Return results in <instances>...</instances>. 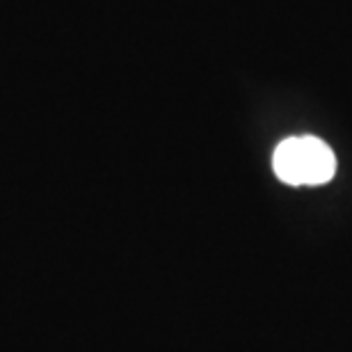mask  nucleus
<instances>
[{"label":"nucleus","mask_w":352,"mask_h":352,"mask_svg":"<svg viewBox=\"0 0 352 352\" xmlns=\"http://www.w3.org/2000/svg\"><path fill=\"white\" fill-rule=\"evenodd\" d=\"M272 167L288 186H322L334 179L336 156L320 138H288L274 149Z\"/></svg>","instance_id":"f257e3e1"}]
</instances>
